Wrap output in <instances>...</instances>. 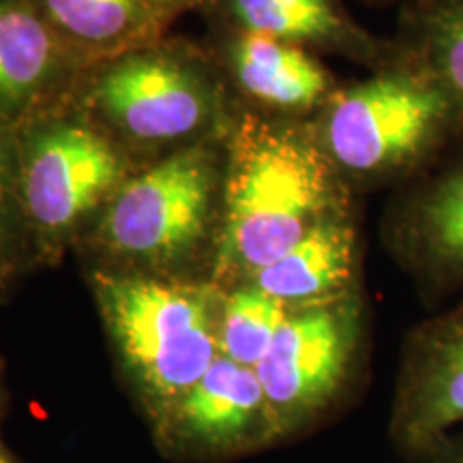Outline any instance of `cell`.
I'll use <instances>...</instances> for the list:
<instances>
[{
    "mask_svg": "<svg viewBox=\"0 0 463 463\" xmlns=\"http://www.w3.org/2000/svg\"><path fill=\"white\" fill-rule=\"evenodd\" d=\"M352 204L354 191L324 153L311 120L245 114L225 146L217 277L249 281Z\"/></svg>",
    "mask_w": 463,
    "mask_h": 463,
    "instance_id": "obj_1",
    "label": "cell"
},
{
    "mask_svg": "<svg viewBox=\"0 0 463 463\" xmlns=\"http://www.w3.org/2000/svg\"><path fill=\"white\" fill-rule=\"evenodd\" d=\"M311 123L324 153L354 194H392L463 142L455 106L402 48L389 65L339 86Z\"/></svg>",
    "mask_w": 463,
    "mask_h": 463,
    "instance_id": "obj_2",
    "label": "cell"
},
{
    "mask_svg": "<svg viewBox=\"0 0 463 463\" xmlns=\"http://www.w3.org/2000/svg\"><path fill=\"white\" fill-rule=\"evenodd\" d=\"M95 289L133 380L150 402L170 410L219 356L215 292L164 277L103 273Z\"/></svg>",
    "mask_w": 463,
    "mask_h": 463,
    "instance_id": "obj_3",
    "label": "cell"
},
{
    "mask_svg": "<svg viewBox=\"0 0 463 463\" xmlns=\"http://www.w3.org/2000/svg\"><path fill=\"white\" fill-rule=\"evenodd\" d=\"M225 148L200 140L129 176L103 208L101 245L142 269L187 262L217 234Z\"/></svg>",
    "mask_w": 463,
    "mask_h": 463,
    "instance_id": "obj_4",
    "label": "cell"
},
{
    "mask_svg": "<svg viewBox=\"0 0 463 463\" xmlns=\"http://www.w3.org/2000/svg\"><path fill=\"white\" fill-rule=\"evenodd\" d=\"M89 101L109 131L136 146H189L222 118L211 73L181 50L155 45L109 58Z\"/></svg>",
    "mask_w": 463,
    "mask_h": 463,
    "instance_id": "obj_5",
    "label": "cell"
},
{
    "mask_svg": "<svg viewBox=\"0 0 463 463\" xmlns=\"http://www.w3.org/2000/svg\"><path fill=\"white\" fill-rule=\"evenodd\" d=\"M364 345L361 292L292 309L256 367L277 436L305 430L358 373Z\"/></svg>",
    "mask_w": 463,
    "mask_h": 463,
    "instance_id": "obj_6",
    "label": "cell"
},
{
    "mask_svg": "<svg viewBox=\"0 0 463 463\" xmlns=\"http://www.w3.org/2000/svg\"><path fill=\"white\" fill-rule=\"evenodd\" d=\"M129 174L112 137L89 120L56 118L26 133L17 157V189L31 223L61 239L106 208Z\"/></svg>",
    "mask_w": 463,
    "mask_h": 463,
    "instance_id": "obj_7",
    "label": "cell"
},
{
    "mask_svg": "<svg viewBox=\"0 0 463 463\" xmlns=\"http://www.w3.org/2000/svg\"><path fill=\"white\" fill-rule=\"evenodd\" d=\"M382 242L425 303L463 298V142L392 191Z\"/></svg>",
    "mask_w": 463,
    "mask_h": 463,
    "instance_id": "obj_8",
    "label": "cell"
},
{
    "mask_svg": "<svg viewBox=\"0 0 463 463\" xmlns=\"http://www.w3.org/2000/svg\"><path fill=\"white\" fill-rule=\"evenodd\" d=\"M463 425V298L433 311L405 335L389 433L399 455L420 463L444 433Z\"/></svg>",
    "mask_w": 463,
    "mask_h": 463,
    "instance_id": "obj_9",
    "label": "cell"
},
{
    "mask_svg": "<svg viewBox=\"0 0 463 463\" xmlns=\"http://www.w3.org/2000/svg\"><path fill=\"white\" fill-rule=\"evenodd\" d=\"M230 67L242 95L279 118L311 120L341 86L320 54L262 33L239 31Z\"/></svg>",
    "mask_w": 463,
    "mask_h": 463,
    "instance_id": "obj_10",
    "label": "cell"
},
{
    "mask_svg": "<svg viewBox=\"0 0 463 463\" xmlns=\"http://www.w3.org/2000/svg\"><path fill=\"white\" fill-rule=\"evenodd\" d=\"M239 31L262 33L316 54H331L367 67L389 65L399 56L392 39L364 28L341 0H225Z\"/></svg>",
    "mask_w": 463,
    "mask_h": 463,
    "instance_id": "obj_11",
    "label": "cell"
},
{
    "mask_svg": "<svg viewBox=\"0 0 463 463\" xmlns=\"http://www.w3.org/2000/svg\"><path fill=\"white\" fill-rule=\"evenodd\" d=\"M167 416L174 433L195 447H241L277 436L256 369L222 354Z\"/></svg>",
    "mask_w": 463,
    "mask_h": 463,
    "instance_id": "obj_12",
    "label": "cell"
},
{
    "mask_svg": "<svg viewBox=\"0 0 463 463\" xmlns=\"http://www.w3.org/2000/svg\"><path fill=\"white\" fill-rule=\"evenodd\" d=\"M358 264L361 236L350 211L316 225L245 283L281 300L289 309H303L356 292Z\"/></svg>",
    "mask_w": 463,
    "mask_h": 463,
    "instance_id": "obj_13",
    "label": "cell"
},
{
    "mask_svg": "<svg viewBox=\"0 0 463 463\" xmlns=\"http://www.w3.org/2000/svg\"><path fill=\"white\" fill-rule=\"evenodd\" d=\"M69 45L34 0H0V109L45 95L65 69Z\"/></svg>",
    "mask_w": 463,
    "mask_h": 463,
    "instance_id": "obj_14",
    "label": "cell"
},
{
    "mask_svg": "<svg viewBox=\"0 0 463 463\" xmlns=\"http://www.w3.org/2000/svg\"><path fill=\"white\" fill-rule=\"evenodd\" d=\"M71 50L120 56L153 43L165 24L155 0H37Z\"/></svg>",
    "mask_w": 463,
    "mask_h": 463,
    "instance_id": "obj_15",
    "label": "cell"
},
{
    "mask_svg": "<svg viewBox=\"0 0 463 463\" xmlns=\"http://www.w3.org/2000/svg\"><path fill=\"white\" fill-rule=\"evenodd\" d=\"M395 42L436 80L463 123V0L402 11Z\"/></svg>",
    "mask_w": 463,
    "mask_h": 463,
    "instance_id": "obj_16",
    "label": "cell"
},
{
    "mask_svg": "<svg viewBox=\"0 0 463 463\" xmlns=\"http://www.w3.org/2000/svg\"><path fill=\"white\" fill-rule=\"evenodd\" d=\"M289 311V307L260 288L241 283L239 289L222 300L219 354L239 364L256 367L269 352Z\"/></svg>",
    "mask_w": 463,
    "mask_h": 463,
    "instance_id": "obj_17",
    "label": "cell"
},
{
    "mask_svg": "<svg viewBox=\"0 0 463 463\" xmlns=\"http://www.w3.org/2000/svg\"><path fill=\"white\" fill-rule=\"evenodd\" d=\"M420 463H463V425L444 433V436L427 450Z\"/></svg>",
    "mask_w": 463,
    "mask_h": 463,
    "instance_id": "obj_18",
    "label": "cell"
},
{
    "mask_svg": "<svg viewBox=\"0 0 463 463\" xmlns=\"http://www.w3.org/2000/svg\"><path fill=\"white\" fill-rule=\"evenodd\" d=\"M7 170H9V150L5 146L3 133H0V223H3L5 195H7Z\"/></svg>",
    "mask_w": 463,
    "mask_h": 463,
    "instance_id": "obj_19",
    "label": "cell"
},
{
    "mask_svg": "<svg viewBox=\"0 0 463 463\" xmlns=\"http://www.w3.org/2000/svg\"><path fill=\"white\" fill-rule=\"evenodd\" d=\"M200 0H155V5H157L159 14L164 20H167V17L181 14L183 9H189L194 7V5H198Z\"/></svg>",
    "mask_w": 463,
    "mask_h": 463,
    "instance_id": "obj_20",
    "label": "cell"
},
{
    "mask_svg": "<svg viewBox=\"0 0 463 463\" xmlns=\"http://www.w3.org/2000/svg\"><path fill=\"white\" fill-rule=\"evenodd\" d=\"M375 3L391 5V7H397L399 14H402V11H412L420 7H430V5L436 3H444V0H375Z\"/></svg>",
    "mask_w": 463,
    "mask_h": 463,
    "instance_id": "obj_21",
    "label": "cell"
},
{
    "mask_svg": "<svg viewBox=\"0 0 463 463\" xmlns=\"http://www.w3.org/2000/svg\"><path fill=\"white\" fill-rule=\"evenodd\" d=\"M0 463H14V461H11V459H9V455H7V453H5V450H3V449H0Z\"/></svg>",
    "mask_w": 463,
    "mask_h": 463,
    "instance_id": "obj_22",
    "label": "cell"
}]
</instances>
